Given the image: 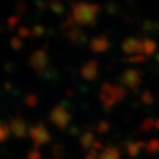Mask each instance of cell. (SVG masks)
<instances>
[{"mask_svg": "<svg viewBox=\"0 0 159 159\" xmlns=\"http://www.w3.org/2000/svg\"><path fill=\"white\" fill-rule=\"evenodd\" d=\"M29 136L32 139L34 146L39 148L41 145H45L51 140V136L48 133V131L46 130V127L44 125H35L33 127H31L29 130Z\"/></svg>", "mask_w": 159, "mask_h": 159, "instance_id": "6da1fadb", "label": "cell"}, {"mask_svg": "<svg viewBox=\"0 0 159 159\" xmlns=\"http://www.w3.org/2000/svg\"><path fill=\"white\" fill-rule=\"evenodd\" d=\"M50 121L59 129H65L70 121V114L61 105H57L50 113Z\"/></svg>", "mask_w": 159, "mask_h": 159, "instance_id": "7a4b0ae2", "label": "cell"}, {"mask_svg": "<svg viewBox=\"0 0 159 159\" xmlns=\"http://www.w3.org/2000/svg\"><path fill=\"white\" fill-rule=\"evenodd\" d=\"M47 54L45 53V51H43V50H39V51H35L31 56L30 58V64H31V66L35 70V71H38V72H41L44 68L46 67V65H47Z\"/></svg>", "mask_w": 159, "mask_h": 159, "instance_id": "3957f363", "label": "cell"}, {"mask_svg": "<svg viewBox=\"0 0 159 159\" xmlns=\"http://www.w3.org/2000/svg\"><path fill=\"white\" fill-rule=\"evenodd\" d=\"M11 131L12 133L17 138H25V137L29 134V130H27V126L26 123L23 118H12L11 119Z\"/></svg>", "mask_w": 159, "mask_h": 159, "instance_id": "277c9868", "label": "cell"}, {"mask_svg": "<svg viewBox=\"0 0 159 159\" xmlns=\"http://www.w3.org/2000/svg\"><path fill=\"white\" fill-rule=\"evenodd\" d=\"M98 159H119V152L114 148H106Z\"/></svg>", "mask_w": 159, "mask_h": 159, "instance_id": "5b68a950", "label": "cell"}, {"mask_svg": "<svg viewBox=\"0 0 159 159\" xmlns=\"http://www.w3.org/2000/svg\"><path fill=\"white\" fill-rule=\"evenodd\" d=\"M11 133V126L7 125L6 123H0V143L5 142L10 137Z\"/></svg>", "mask_w": 159, "mask_h": 159, "instance_id": "8992f818", "label": "cell"}, {"mask_svg": "<svg viewBox=\"0 0 159 159\" xmlns=\"http://www.w3.org/2000/svg\"><path fill=\"white\" fill-rule=\"evenodd\" d=\"M64 152H65V148H64V146L61 144H54L52 146V153H53V156L57 159L60 158L64 154Z\"/></svg>", "mask_w": 159, "mask_h": 159, "instance_id": "52a82bcc", "label": "cell"}, {"mask_svg": "<svg viewBox=\"0 0 159 159\" xmlns=\"http://www.w3.org/2000/svg\"><path fill=\"white\" fill-rule=\"evenodd\" d=\"M80 142H81L83 148H89L92 145V143H93V137H92V134H90V133H86V134H84V136L81 137Z\"/></svg>", "mask_w": 159, "mask_h": 159, "instance_id": "ba28073f", "label": "cell"}, {"mask_svg": "<svg viewBox=\"0 0 159 159\" xmlns=\"http://www.w3.org/2000/svg\"><path fill=\"white\" fill-rule=\"evenodd\" d=\"M27 159H41V153L38 150H32L27 154Z\"/></svg>", "mask_w": 159, "mask_h": 159, "instance_id": "9c48e42d", "label": "cell"}, {"mask_svg": "<svg viewBox=\"0 0 159 159\" xmlns=\"http://www.w3.org/2000/svg\"><path fill=\"white\" fill-rule=\"evenodd\" d=\"M26 102H27V105H29V106H34V105L37 104V99H35V97L30 96L29 98H27Z\"/></svg>", "mask_w": 159, "mask_h": 159, "instance_id": "30bf717a", "label": "cell"}, {"mask_svg": "<svg viewBox=\"0 0 159 159\" xmlns=\"http://www.w3.org/2000/svg\"><path fill=\"white\" fill-rule=\"evenodd\" d=\"M99 157L97 156V151H94V150H92V151H90L89 153H87V156H86L85 159H98Z\"/></svg>", "mask_w": 159, "mask_h": 159, "instance_id": "8fae6325", "label": "cell"}]
</instances>
